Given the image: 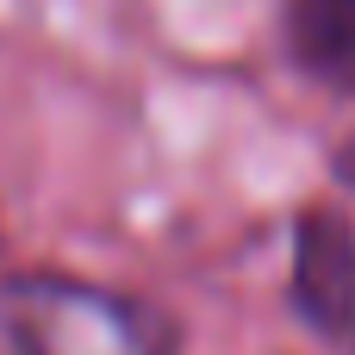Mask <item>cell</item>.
<instances>
[{
  "label": "cell",
  "instance_id": "4",
  "mask_svg": "<svg viewBox=\"0 0 355 355\" xmlns=\"http://www.w3.org/2000/svg\"><path fill=\"white\" fill-rule=\"evenodd\" d=\"M343 175H349V181H355V144H349V150H343Z\"/></svg>",
  "mask_w": 355,
  "mask_h": 355
},
{
  "label": "cell",
  "instance_id": "1",
  "mask_svg": "<svg viewBox=\"0 0 355 355\" xmlns=\"http://www.w3.org/2000/svg\"><path fill=\"white\" fill-rule=\"evenodd\" d=\"M0 355H175V324L100 281L12 275L0 281Z\"/></svg>",
  "mask_w": 355,
  "mask_h": 355
},
{
  "label": "cell",
  "instance_id": "2",
  "mask_svg": "<svg viewBox=\"0 0 355 355\" xmlns=\"http://www.w3.org/2000/svg\"><path fill=\"white\" fill-rule=\"evenodd\" d=\"M293 306L300 318L331 337H355V225L343 212H306L293 231Z\"/></svg>",
  "mask_w": 355,
  "mask_h": 355
},
{
  "label": "cell",
  "instance_id": "3",
  "mask_svg": "<svg viewBox=\"0 0 355 355\" xmlns=\"http://www.w3.org/2000/svg\"><path fill=\"white\" fill-rule=\"evenodd\" d=\"M293 56L331 87H355V0H293Z\"/></svg>",
  "mask_w": 355,
  "mask_h": 355
}]
</instances>
